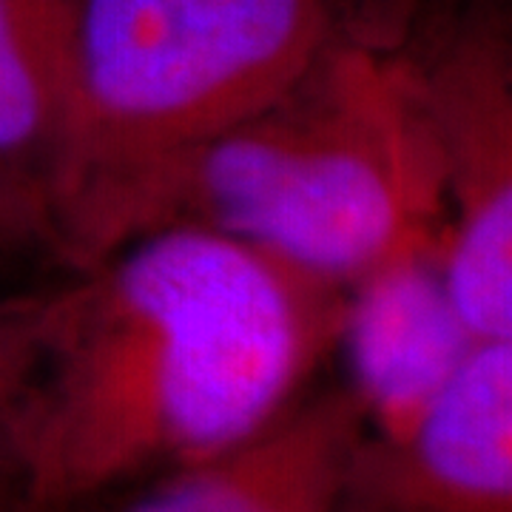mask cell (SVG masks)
Wrapping results in <instances>:
<instances>
[{"label":"cell","instance_id":"6da1fadb","mask_svg":"<svg viewBox=\"0 0 512 512\" xmlns=\"http://www.w3.org/2000/svg\"><path fill=\"white\" fill-rule=\"evenodd\" d=\"M348 291L171 222L52 282L37 339L35 481L248 439L339 336Z\"/></svg>","mask_w":512,"mask_h":512},{"label":"cell","instance_id":"7a4b0ae2","mask_svg":"<svg viewBox=\"0 0 512 512\" xmlns=\"http://www.w3.org/2000/svg\"><path fill=\"white\" fill-rule=\"evenodd\" d=\"M336 0H83L55 214L74 268L151 231L200 148L288 94L333 43Z\"/></svg>","mask_w":512,"mask_h":512},{"label":"cell","instance_id":"3957f363","mask_svg":"<svg viewBox=\"0 0 512 512\" xmlns=\"http://www.w3.org/2000/svg\"><path fill=\"white\" fill-rule=\"evenodd\" d=\"M441 197L416 74L330 43L291 92L180 168L154 228L202 225L348 291L433 242Z\"/></svg>","mask_w":512,"mask_h":512},{"label":"cell","instance_id":"277c9868","mask_svg":"<svg viewBox=\"0 0 512 512\" xmlns=\"http://www.w3.org/2000/svg\"><path fill=\"white\" fill-rule=\"evenodd\" d=\"M416 86L453 208L447 293L476 342L512 339V92L498 20H467Z\"/></svg>","mask_w":512,"mask_h":512},{"label":"cell","instance_id":"5b68a950","mask_svg":"<svg viewBox=\"0 0 512 512\" xmlns=\"http://www.w3.org/2000/svg\"><path fill=\"white\" fill-rule=\"evenodd\" d=\"M359 393L393 424L413 427L478 345L441 276V248L407 245L348 288L339 336Z\"/></svg>","mask_w":512,"mask_h":512},{"label":"cell","instance_id":"8992f818","mask_svg":"<svg viewBox=\"0 0 512 512\" xmlns=\"http://www.w3.org/2000/svg\"><path fill=\"white\" fill-rule=\"evenodd\" d=\"M80 15L83 0H0V171L52 214L80 86Z\"/></svg>","mask_w":512,"mask_h":512},{"label":"cell","instance_id":"52a82bcc","mask_svg":"<svg viewBox=\"0 0 512 512\" xmlns=\"http://www.w3.org/2000/svg\"><path fill=\"white\" fill-rule=\"evenodd\" d=\"M413 430L421 476L436 490L507 504L512 493V339L478 342Z\"/></svg>","mask_w":512,"mask_h":512},{"label":"cell","instance_id":"ba28073f","mask_svg":"<svg viewBox=\"0 0 512 512\" xmlns=\"http://www.w3.org/2000/svg\"><path fill=\"white\" fill-rule=\"evenodd\" d=\"M49 285L0 302V512H12L26 484H35L32 384Z\"/></svg>","mask_w":512,"mask_h":512},{"label":"cell","instance_id":"9c48e42d","mask_svg":"<svg viewBox=\"0 0 512 512\" xmlns=\"http://www.w3.org/2000/svg\"><path fill=\"white\" fill-rule=\"evenodd\" d=\"M311 467H319V441L293 436L242 470L200 473L160 487L143 512H291V495L302 490Z\"/></svg>","mask_w":512,"mask_h":512},{"label":"cell","instance_id":"30bf717a","mask_svg":"<svg viewBox=\"0 0 512 512\" xmlns=\"http://www.w3.org/2000/svg\"><path fill=\"white\" fill-rule=\"evenodd\" d=\"M72 271L77 268L52 208L0 171V302Z\"/></svg>","mask_w":512,"mask_h":512}]
</instances>
